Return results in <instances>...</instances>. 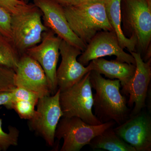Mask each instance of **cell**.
<instances>
[{
  "instance_id": "obj_25",
  "label": "cell",
  "mask_w": 151,
  "mask_h": 151,
  "mask_svg": "<svg viewBox=\"0 0 151 151\" xmlns=\"http://www.w3.org/2000/svg\"><path fill=\"white\" fill-rule=\"evenodd\" d=\"M14 101L13 94L12 91L0 92V106L3 105L8 109H12Z\"/></svg>"
},
{
  "instance_id": "obj_14",
  "label": "cell",
  "mask_w": 151,
  "mask_h": 151,
  "mask_svg": "<svg viewBox=\"0 0 151 151\" xmlns=\"http://www.w3.org/2000/svg\"><path fill=\"white\" fill-rule=\"evenodd\" d=\"M113 129L136 151H151V120L146 113L130 116Z\"/></svg>"
},
{
  "instance_id": "obj_26",
  "label": "cell",
  "mask_w": 151,
  "mask_h": 151,
  "mask_svg": "<svg viewBox=\"0 0 151 151\" xmlns=\"http://www.w3.org/2000/svg\"><path fill=\"white\" fill-rule=\"evenodd\" d=\"M107 0H73L71 5L84 4H91V3L104 2L105 3Z\"/></svg>"
},
{
  "instance_id": "obj_21",
  "label": "cell",
  "mask_w": 151,
  "mask_h": 151,
  "mask_svg": "<svg viewBox=\"0 0 151 151\" xmlns=\"http://www.w3.org/2000/svg\"><path fill=\"white\" fill-rule=\"evenodd\" d=\"M14 76V69L0 65V92L12 91L16 87Z\"/></svg>"
},
{
  "instance_id": "obj_9",
  "label": "cell",
  "mask_w": 151,
  "mask_h": 151,
  "mask_svg": "<svg viewBox=\"0 0 151 151\" xmlns=\"http://www.w3.org/2000/svg\"><path fill=\"white\" fill-rule=\"evenodd\" d=\"M112 55L116 56L118 61L135 65L134 58L121 47L115 33L102 31L97 33L86 45L78 60L86 66L93 60Z\"/></svg>"
},
{
  "instance_id": "obj_7",
  "label": "cell",
  "mask_w": 151,
  "mask_h": 151,
  "mask_svg": "<svg viewBox=\"0 0 151 151\" xmlns=\"http://www.w3.org/2000/svg\"><path fill=\"white\" fill-rule=\"evenodd\" d=\"M122 18L131 36H134L137 46L142 51H147L151 40V0H124Z\"/></svg>"
},
{
  "instance_id": "obj_22",
  "label": "cell",
  "mask_w": 151,
  "mask_h": 151,
  "mask_svg": "<svg viewBox=\"0 0 151 151\" xmlns=\"http://www.w3.org/2000/svg\"><path fill=\"white\" fill-rule=\"evenodd\" d=\"M11 20L12 14L0 6V32L12 40Z\"/></svg>"
},
{
  "instance_id": "obj_28",
  "label": "cell",
  "mask_w": 151,
  "mask_h": 151,
  "mask_svg": "<svg viewBox=\"0 0 151 151\" xmlns=\"http://www.w3.org/2000/svg\"><path fill=\"white\" fill-rule=\"evenodd\" d=\"M22 1H24L25 3H27V4H28V2L30 0H22Z\"/></svg>"
},
{
  "instance_id": "obj_1",
  "label": "cell",
  "mask_w": 151,
  "mask_h": 151,
  "mask_svg": "<svg viewBox=\"0 0 151 151\" xmlns=\"http://www.w3.org/2000/svg\"><path fill=\"white\" fill-rule=\"evenodd\" d=\"M93 95L94 115L102 123L113 122L119 125L129 117L127 101L120 92L118 79H106L94 70L90 73Z\"/></svg>"
},
{
  "instance_id": "obj_11",
  "label": "cell",
  "mask_w": 151,
  "mask_h": 151,
  "mask_svg": "<svg viewBox=\"0 0 151 151\" xmlns=\"http://www.w3.org/2000/svg\"><path fill=\"white\" fill-rule=\"evenodd\" d=\"M130 52L134 58L136 70L129 84L122 89L121 92L129 96L127 101L128 106L132 107L134 105L130 115L132 116L139 113L146 106L147 93L151 81V59L146 62L140 52Z\"/></svg>"
},
{
  "instance_id": "obj_3",
  "label": "cell",
  "mask_w": 151,
  "mask_h": 151,
  "mask_svg": "<svg viewBox=\"0 0 151 151\" xmlns=\"http://www.w3.org/2000/svg\"><path fill=\"white\" fill-rule=\"evenodd\" d=\"M48 29L42 21L41 11L34 4H27L12 15V41L21 55L40 43L43 32Z\"/></svg>"
},
{
  "instance_id": "obj_12",
  "label": "cell",
  "mask_w": 151,
  "mask_h": 151,
  "mask_svg": "<svg viewBox=\"0 0 151 151\" xmlns=\"http://www.w3.org/2000/svg\"><path fill=\"white\" fill-rule=\"evenodd\" d=\"M59 50L61 61L57 69L56 78L58 89L62 92L80 81L91 70L88 65L84 66L78 61L77 58L82 52L80 49L62 40Z\"/></svg>"
},
{
  "instance_id": "obj_16",
  "label": "cell",
  "mask_w": 151,
  "mask_h": 151,
  "mask_svg": "<svg viewBox=\"0 0 151 151\" xmlns=\"http://www.w3.org/2000/svg\"><path fill=\"white\" fill-rule=\"evenodd\" d=\"M122 0H107L105 3V10L108 22L113 32L118 38L122 48L127 49L129 52L136 51L137 40L134 36L127 37L122 27L121 6Z\"/></svg>"
},
{
  "instance_id": "obj_13",
  "label": "cell",
  "mask_w": 151,
  "mask_h": 151,
  "mask_svg": "<svg viewBox=\"0 0 151 151\" xmlns=\"http://www.w3.org/2000/svg\"><path fill=\"white\" fill-rule=\"evenodd\" d=\"M14 84L35 92L40 97L50 95V90L42 67L34 59L25 53L21 55L15 70Z\"/></svg>"
},
{
  "instance_id": "obj_2",
  "label": "cell",
  "mask_w": 151,
  "mask_h": 151,
  "mask_svg": "<svg viewBox=\"0 0 151 151\" xmlns=\"http://www.w3.org/2000/svg\"><path fill=\"white\" fill-rule=\"evenodd\" d=\"M105 3L63 6L70 28L86 45L97 33L113 31L107 18Z\"/></svg>"
},
{
  "instance_id": "obj_8",
  "label": "cell",
  "mask_w": 151,
  "mask_h": 151,
  "mask_svg": "<svg viewBox=\"0 0 151 151\" xmlns=\"http://www.w3.org/2000/svg\"><path fill=\"white\" fill-rule=\"evenodd\" d=\"M62 40L51 30L43 32L42 39L37 45L29 49L25 52L36 60L46 74L51 95L57 91V66L59 59V47Z\"/></svg>"
},
{
  "instance_id": "obj_18",
  "label": "cell",
  "mask_w": 151,
  "mask_h": 151,
  "mask_svg": "<svg viewBox=\"0 0 151 151\" xmlns=\"http://www.w3.org/2000/svg\"><path fill=\"white\" fill-rule=\"evenodd\" d=\"M20 57L12 41L0 32V65L15 70Z\"/></svg>"
},
{
  "instance_id": "obj_23",
  "label": "cell",
  "mask_w": 151,
  "mask_h": 151,
  "mask_svg": "<svg viewBox=\"0 0 151 151\" xmlns=\"http://www.w3.org/2000/svg\"><path fill=\"white\" fill-rule=\"evenodd\" d=\"M12 92L13 94L14 101L27 100L35 103L37 105L40 98L35 92L22 87H16Z\"/></svg>"
},
{
  "instance_id": "obj_17",
  "label": "cell",
  "mask_w": 151,
  "mask_h": 151,
  "mask_svg": "<svg viewBox=\"0 0 151 151\" xmlns=\"http://www.w3.org/2000/svg\"><path fill=\"white\" fill-rule=\"evenodd\" d=\"M89 145L93 150L110 151H136L116 134L113 127L105 130L102 134L92 139Z\"/></svg>"
},
{
  "instance_id": "obj_24",
  "label": "cell",
  "mask_w": 151,
  "mask_h": 151,
  "mask_svg": "<svg viewBox=\"0 0 151 151\" xmlns=\"http://www.w3.org/2000/svg\"><path fill=\"white\" fill-rule=\"evenodd\" d=\"M22 0H0V6L12 15L19 12L26 5Z\"/></svg>"
},
{
  "instance_id": "obj_27",
  "label": "cell",
  "mask_w": 151,
  "mask_h": 151,
  "mask_svg": "<svg viewBox=\"0 0 151 151\" xmlns=\"http://www.w3.org/2000/svg\"><path fill=\"white\" fill-rule=\"evenodd\" d=\"M58 4H60L63 6H64L71 5L73 0H52Z\"/></svg>"
},
{
  "instance_id": "obj_19",
  "label": "cell",
  "mask_w": 151,
  "mask_h": 151,
  "mask_svg": "<svg viewBox=\"0 0 151 151\" xmlns=\"http://www.w3.org/2000/svg\"><path fill=\"white\" fill-rule=\"evenodd\" d=\"M2 125V120L0 118V151H5L11 146L18 145L19 132L16 127L9 126V133H6L3 131Z\"/></svg>"
},
{
  "instance_id": "obj_15",
  "label": "cell",
  "mask_w": 151,
  "mask_h": 151,
  "mask_svg": "<svg viewBox=\"0 0 151 151\" xmlns=\"http://www.w3.org/2000/svg\"><path fill=\"white\" fill-rule=\"evenodd\" d=\"M90 70L103 74L110 79H118L122 89L127 87L132 80L136 70L134 64L115 60H108L103 58L93 60L88 65Z\"/></svg>"
},
{
  "instance_id": "obj_6",
  "label": "cell",
  "mask_w": 151,
  "mask_h": 151,
  "mask_svg": "<svg viewBox=\"0 0 151 151\" xmlns=\"http://www.w3.org/2000/svg\"><path fill=\"white\" fill-rule=\"evenodd\" d=\"M60 92L58 89L53 95L40 98L35 115L28 120L30 129L43 138L49 147L54 145L55 130L63 116L60 103Z\"/></svg>"
},
{
  "instance_id": "obj_10",
  "label": "cell",
  "mask_w": 151,
  "mask_h": 151,
  "mask_svg": "<svg viewBox=\"0 0 151 151\" xmlns=\"http://www.w3.org/2000/svg\"><path fill=\"white\" fill-rule=\"evenodd\" d=\"M33 4L40 10L45 25L61 40L83 52L86 45L70 28L63 6L52 0H33Z\"/></svg>"
},
{
  "instance_id": "obj_4",
  "label": "cell",
  "mask_w": 151,
  "mask_h": 151,
  "mask_svg": "<svg viewBox=\"0 0 151 151\" xmlns=\"http://www.w3.org/2000/svg\"><path fill=\"white\" fill-rule=\"evenodd\" d=\"M90 72L70 88L60 92V103L63 116L76 117L87 124H102L92 112L93 95Z\"/></svg>"
},
{
  "instance_id": "obj_5",
  "label": "cell",
  "mask_w": 151,
  "mask_h": 151,
  "mask_svg": "<svg viewBox=\"0 0 151 151\" xmlns=\"http://www.w3.org/2000/svg\"><path fill=\"white\" fill-rule=\"evenodd\" d=\"M115 124L111 121L92 125L78 117L63 116L58 124L55 137L58 141L63 139L60 151H79L84 146L89 145L93 138Z\"/></svg>"
},
{
  "instance_id": "obj_20",
  "label": "cell",
  "mask_w": 151,
  "mask_h": 151,
  "mask_svg": "<svg viewBox=\"0 0 151 151\" xmlns=\"http://www.w3.org/2000/svg\"><path fill=\"white\" fill-rule=\"evenodd\" d=\"M35 103L24 100H17L14 101L12 109L17 113L20 118L25 120L32 119L36 113Z\"/></svg>"
}]
</instances>
